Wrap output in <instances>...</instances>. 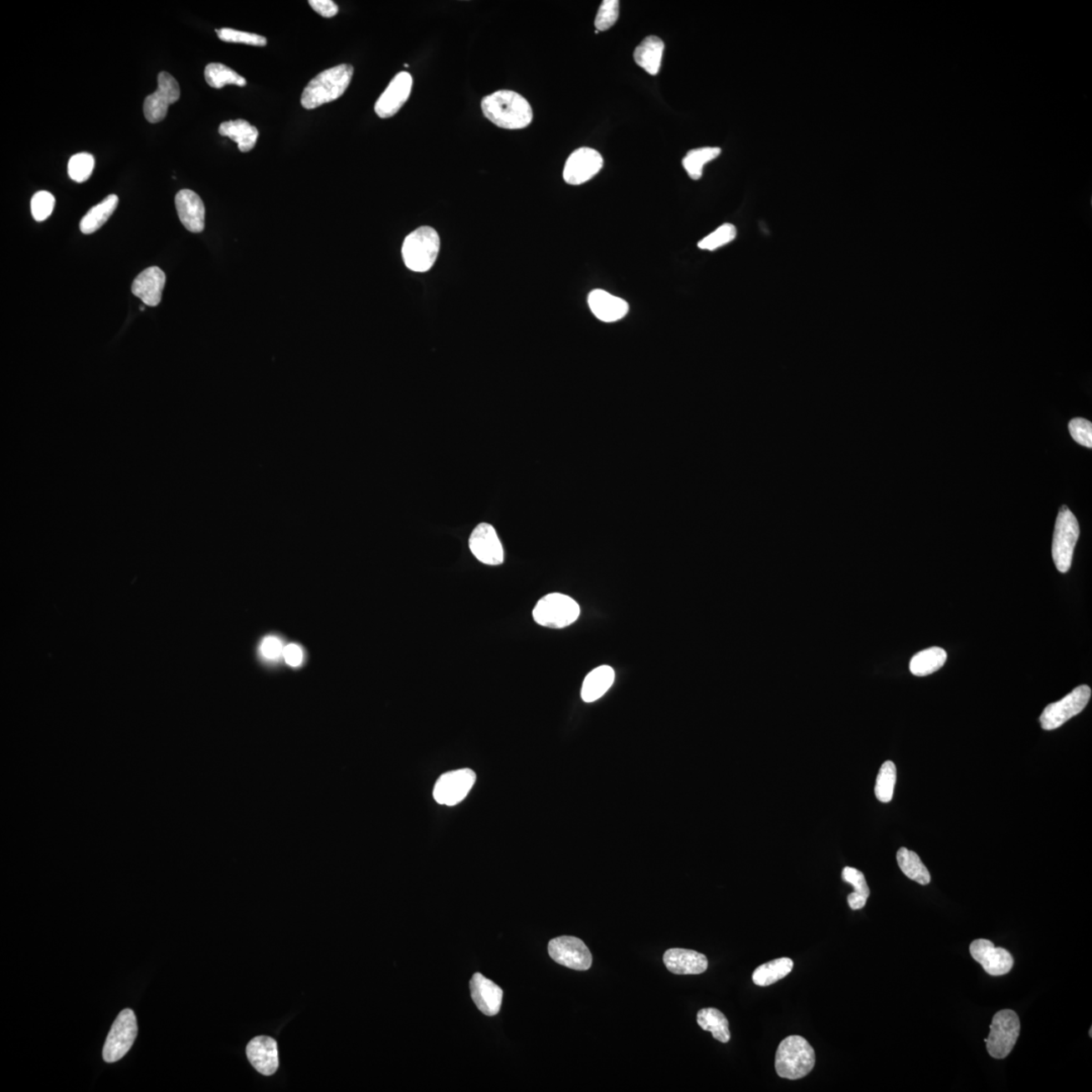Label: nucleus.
Masks as SVG:
<instances>
[{"instance_id":"nucleus-23","label":"nucleus","mask_w":1092,"mask_h":1092,"mask_svg":"<svg viewBox=\"0 0 1092 1092\" xmlns=\"http://www.w3.org/2000/svg\"><path fill=\"white\" fill-rule=\"evenodd\" d=\"M614 669L609 666H601L587 674L582 683L581 696L582 700L592 703L598 700L613 685Z\"/></svg>"},{"instance_id":"nucleus-19","label":"nucleus","mask_w":1092,"mask_h":1092,"mask_svg":"<svg viewBox=\"0 0 1092 1092\" xmlns=\"http://www.w3.org/2000/svg\"><path fill=\"white\" fill-rule=\"evenodd\" d=\"M179 220L189 232L201 233L205 229V205L202 198L191 189H182L176 197Z\"/></svg>"},{"instance_id":"nucleus-32","label":"nucleus","mask_w":1092,"mask_h":1092,"mask_svg":"<svg viewBox=\"0 0 1092 1092\" xmlns=\"http://www.w3.org/2000/svg\"><path fill=\"white\" fill-rule=\"evenodd\" d=\"M205 79L207 84L216 90H221L228 85L237 86H245L247 85L244 77L238 74L230 67L221 64V63L208 64L205 69Z\"/></svg>"},{"instance_id":"nucleus-34","label":"nucleus","mask_w":1092,"mask_h":1092,"mask_svg":"<svg viewBox=\"0 0 1092 1092\" xmlns=\"http://www.w3.org/2000/svg\"><path fill=\"white\" fill-rule=\"evenodd\" d=\"M896 783V766L891 761H887L881 766L879 774L877 776L875 785V795L878 800L883 803L890 802L895 793Z\"/></svg>"},{"instance_id":"nucleus-12","label":"nucleus","mask_w":1092,"mask_h":1092,"mask_svg":"<svg viewBox=\"0 0 1092 1092\" xmlns=\"http://www.w3.org/2000/svg\"><path fill=\"white\" fill-rule=\"evenodd\" d=\"M181 97L178 82L167 72L158 75L157 90L146 97L143 110L146 120L156 124L167 118L169 105L176 104Z\"/></svg>"},{"instance_id":"nucleus-7","label":"nucleus","mask_w":1092,"mask_h":1092,"mask_svg":"<svg viewBox=\"0 0 1092 1092\" xmlns=\"http://www.w3.org/2000/svg\"><path fill=\"white\" fill-rule=\"evenodd\" d=\"M1019 1032L1021 1022L1016 1012L1003 1009L995 1014L990 1025L989 1036L985 1038L989 1055L995 1059L1007 1058L1016 1046Z\"/></svg>"},{"instance_id":"nucleus-45","label":"nucleus","mask_w":1092,"mask_h":1092,"mask_svg":"<svg viewBox=\"0 0 1092 1092\" xmlns=\"http://www.w3.org/2000/svg\"><path fill=\"white\" fill-rule=\"evenodd\" d=\"M1089 1036L1092 1037V1028H1090Z\"/></svg>"},{"instance_id":"nucleus-6","label":"nucleus","mask_w":1092,"mask_h":1092,"mask_svg":"<svg viewBox=\"0 0 1092 1092\" xmlns=\"http://www.w3.org/2000/svg\"><path fill=\"white\" fill-rule=\"evenodd\" d=\"M1079 533V524L1074 514L1067 506H1063L1058 514L1052 546L1053 560L1057 570L1063 574L1070 570Z\"/></svg>"},{"instance_id":"nucleus-5","label":"nucleus","mask_w":1092,"mask_h":1092,"mask_svg":"<svg viewBox=\"0 0 1092 1092\" xmlns=\"http://www.w3.org/2000/svg\"><path fill=\"white\" fill-rule=\"evenodd\" d=\"M580 613L579 604L571 597L560 593L542 597L532 613L536 623L550 628H565L576 623Z\"/></svg>"},{"instance_id":"nucleus-41","label":"nucleus","mask_w":1092,"mask_h":1092,"mask_svg":"<svg viewBox=\"0 0 1092 1092\" xmlns=\"http://www.w3.org/2000/svg\"><path fill=\"white\" fill-rule=\"evenodd\" d=\"M310 8L323 18H333L339 12V8L332 0H310Z\"/></svg>"},{"instance_id":"nucleus-11","label":"nucleus","mask_w":1092,"mask_h":1092,"mask_svg":"<svg viewBox=\"0 0 1092 1092\" xmlns=\"http://www.w3.org/2000/svg\"><path fill=\"white\" fill-rule=\"evenodd\" d=\"M548 954L557 964L577 971L591 968L593 957L584 941L576 936H562L548 943Z\"/></svg>"},{"instance_id":"nucleus-40","label":"nucleus","mask_w":1092,"mask_h":1092,"mask_svg":"<svg viewBox=\"0 0 1092 1092\" xmlns=\"http://www.w3.org/2000/svg\"><path fill=\"white\" fill-rule=\"evenodd\" d=\"M1069 431L1077 443L1085 446L1087 449L1092 448V424L1089 420L1084 418H1075L1069 423Z\"/></svg>"},{"instance_id":"nucleus-13","label":"nucleus","mask_w":1092,"mask_h":1092,"mask_svg":"<svg viewBox=\"0 0 1092 1092\" xmlns=\"http://www.w3.org/2000/svg\"><path fill=\"white\" fill-rule=\"evenodd\" d=\"M602 167L603 158L598 151L587 147L577 149L567 160L565 182L572 186H580L593 178Z\"/></svg>"},{"instance_id":"nucleus-16","label":"nucleus","mask_w":1092,"mask_h":1092,"mask_svg":"<svg viewBox=\"0 0 1092 1092\" xmlns=\"http://www.w3.org/2000/svg\"><path fill=\"white\" fill-rule=\"evenodd\" d=\"M413 77L410 73L402 71L387 85L375 105L376 114L382 119L391 118L406 104L411 95Z\"/></svg>"},{"instance_id":"nucleus-3","label":"nucleus","mask_w":1092,"mask_h":1092,"mask_svg":"<svg viewBox=\"0 0 1092 1092\" xmlns=\"http://www.w3.org/2000/svg\"><path fill=\"white\" fill-rule=\"evenodd\" d=\"M814 1065V1049L803 1037H787L777 1049L775 1067L777 1074L782 1079H803L812 1072Z\"/></svg>"},{"instance_id":"nucleus-4","label":"nucleus","mask_w":1092,"mask_h":1092,"mask_svg":"<svg viewBox=\"0 0 1092 1092\" xmlns=\"http://www.w3.org/2000/svg\"><path fill=\"white\" fill-rule=\"evenodd\" d=\"M439 249L438 233L428 226L420 227L406 237L402 249V259L410 270L426 273L434 265Z\"/></svg>"},{"instance_id":"nucleus-37","label":"nucleus","mask_w":1092,"mask_h":1092,"mask_svg":"<svg viewBox=\"0 0 1092 1092\" xmlns=\"http://www.w3.org/2000/svg\"><path fill=\"white\" fill-rule=\"evenodd\" d=\"M216 33L218 38L223 42L245 44V45L256 47H264L267 44L266 38L264 36L237 31L234 28H218Z\"/></svg>"},{"instance_id":"nucleus-35","label":"nucleus","mask_w":1092,"mask_h":1092,"mask_svg":"<svg viewBox=\"0 0 1092 1092\" xmlns=\"http://www.w3.org/2000/svg\"><path fill=\"white\" fill-rule=\"evenodd\" d=\"M95 165V158L90 153L73 155L68 162V174L73 182H85L90 177Z\"/></svg>"},{"instance_id":"nucleus-29","label":"nucleus","mask_w":1092,"mask_h":1092,"mask_svg":"<svg viewBox=\"0 0 1092 1092\" xmlns=\"http://www.w3.org/2000/svg\"><path fill=\"white\" fill-rule=\"evenodd\" d=\"M946 661V653L943 649L931 648L921 650L911 659L910 672L917 677L928 676L944 667Z\"/></svg>"},{"instance_id":"nucleus-42","label":"nucleus","mask_w":1092,"mask_h":1092,"mask_svg":"<svg viewBox=\"0 0 1092 1092\" xmlns=\"http://www.w3.org/2000/svg\"><path fill=\"white\" fill-rule=\"evenodd\" d=\"M283 654L286 663L290 664V666L297 667L300 663H302L303 653L297 645H288V647L284 649Z\"/></svg>"},{"instance_id":"nucleus-39","label":"nucleus","mask_w":1092,"mask_h":1092,"mask_svg":"<svg viewBox=\"0 0 1092 1092\" xmlns=\"http://www.w3.org/2000/svg\"><path fill=\"white\" fill-rule=\"evenodd\" d=\"M619 17V2L618 0H604L602 3L598 13L595 18V27L597 30H609L613 24L618 22Z\"/></svg>"},{"instance_id":"nucleus-2","label":"nucleus","mask_w":1092,"mask_h":1092,"mask_svg":"<svg viewBox=\"0 0 1092 1092\" xmlns=\"http://www.w3.org/2000/svg\"><path fill=\"white\" fill-rule=\"evenodd\" d=\"M353 73V67L349 64L335 66L320 73L303 91L300 99L303 108L317 109L339 99L351 85Z\"/></svg>"},{"instance_id":"nucleus-31","label":"nucleus","mask_w":1092,"mask_h":1092,"mask_svg":"<svg viewBox=\"0 0 1092 1092\" xmlns=\"http://www.w3.org/2000/svg\"><path fill=\"white\" fill-rule=\"evenodd\" d=\"M843 880L853 885L854 891L848 896V904L853 910H862L866 905L870 889L867 884L865 876L861 871L855 868L846 867L843 870Z\"/></svg>"},{"instance_id":"nucleus-1","label":"nucleus","mask_w":1092,"mask_h":1092,"mask_svg":"<svg viewBox=\"0 0 1092 1092\" xmlns=\"http://www.w3.org/2000/svg\"><path fill=\"white\" fill-rule=\"evenodd\" d=\"M482 110L485 118L506 130L526 128L533 119L531 105L521 95L511 90H499L484 97Z\"/></svg>"},{"instance_id":"nucleus-10","label":"nucleus","mask_w":1092,"mask_h":1092,"mask_svg":"<svg viewBox=\"0 0 1092 1092\" xmlns=\"http://www.w3.org/2000/svg\"><path fill=\"white\" fill-rule=\"evenodd\" d=\"M477 775L470 769H459L448 772L439 777L433 789V798L437 803L454 807L467 797L474 787Z\"/></svg>"},{"instance_id":"nucleus-43","label":"nucleus","mask_w":1092,"mask_h":1092,"mask_svg":"<svg viewBox=\"0 0 1092 1092\" xmlns=\"http://www.w3.org/2000/svg\"><path fill=\"white\" fill-rule=\"evenodd\" d=\"M262 652H264L265 657L274 659L278 658L281 653H284V649L279 639L267 638L262 644Z\"/></svg>"},{"instance_id":"nucleus-33","label":"nucleus","mask_w":1092,"mask_h":1092,"mask_svg":"<svg viewBox=\"0 0 1092 1092\" xmlns=\"http://www.w3.org/2000/svg\"><path fill=\"white\" fill-rule=\"evenodd\" d=\"M721 149L718 147H704L691 150L683 159V167L685 168L688 176L694 181L700 179L703 173L704 165L712 161L720 156Z\"/></svg>"},{"instance_id":"nucleus-25","label":"nucleus","mask_w":1092,"mask_h":1092,"mask_svg":"<svg viewBox=\"0 0 1092 1092\" xmlns=\"http://www.w3.org/2000/svg\"><path fill=\"white\" fill-rule=\"evenodd\" d=\"M218 133L234 141L240 151L244 153L254 148L259 136V130L245 120L224 121L218 127Z\"/></svg>"},{"instance_id":"nucleus-44","label":"nucleus","mask_w":1092,"mask_h":1092,"mask_svg":"<svg viewBox=\"0 0 1092 1092\" xmlns=\"http://www.w3.org/2000/svg\"><path fill=\"white\" fill-rule=\"evenodd\" d=\"M140 310H145V305H141Z\"/></svg>"},{"instance_id":"nucleus-8","label":"nucleus","mask_w":1092,"mask_h":1092,"mask_svg":"<svg viewBox=\"0 0 1092 1092\" xmlns=\"http://www.w3.org/2000/svg\"><path fill=\"white\" fill-rule=\"evenodd\" d=\"M138 1035L137 1018L132 1009L120 1012L106 1038L103 1057L106 1063L119 1061L127 1054Z\"/></svg>"},{"instance_id":"nucleus-15","label":"nucleus","mask_w":1092,"mask_h":1092,"mask_svg":"<svg viewBox=\"0 0 1092 1092\" xmlns=\"http://www.w3.org/2000/svg\"><path fill=\"white\" fill-rule=\"evenodd\" d=\"M972 958L982 964L985 972L992 977H1002L1013 967V957L1006 949L997 948L992 941L977 940L970 945Z\"/></svg>"},{"instance_id":"nucleus-30","label":"nucleus","mask_w":1092,"mask_h":1092,"mask_svg":"<svg viewBox=\"0 0 1092 1092\" xmlns=\"http://www.w3.org/2000/svg\"><path fill=\"white\" fill-rule=\"evenodd\" d=\"M896 859L898 866L906 877L920 885L930 884L931 874L917 854L909 848H901L898 849Z\"/></svg>"},{"instance_id":"nucleus-28","label":"nucleus","mask_w":1092,"mask_h":1092,"mask_svg":"<svg viewBox=\"0 0 1092 1092\" xmlns=\"http://www.w3.org/2000/svg\"><path fill=\"white\" fill-rule=\"evenodd\" d=\"M697 1023L702 1030L710 1032L717 1041L730 1042V1023L720 1009L713 1007L701 1009L697 1014Z\"/></svg>"},{"instance_id":"nucleus-9","label":"nucleus","mask_w":1092,"mask_h":1092,"mask_svg":"<svg viewBox=\"0 0 1092 1092\" xmlns=\"http://www.w3.org/2000/svg\"><path fill=\"white\" fill-rule=\"evenodd\" d=\"M1090 697L1091 689L1087 685H1081L1068 694L1062 700L1049 704L1040 717L1043 730H1056L1072 717L1079 715L1089 704Z\"/></svg>"},{"instance_id":"nucleus-20","label":"nucleus","mask_w":1092,"mask_h":1092,"mask_svg":"<svg viewBox=\"0 0 1092 1092\" xmlns=\"http://www.w3.org/2000/svg\"><path fill=\"white\" fill-rule=\"evenodd\" d=\"M167 276L157 266L149 267L135 279L132 293L146 305L156 307L161 302Z\"/></svg>"},{"instance_id":"nucleus-24","label":"nucleus","mask_w":1092,"mask_h":1092,"mask_svg":"<svg viewBox=\"0 0 1092 1092\" xmlns=\"http://www.w3.org/2000/svg\"><path fill=\"white\" fill-rule=\"evenodd\" d=\"M664 44L659 37L649 36L635 49V63L650 75H657L661 68Z\"/></svg>"},{"instance_id":"nucleus-18","label":"nucleus","mask_w":1092,"mask_h":1092,"mask_svg":"<svg viewBox=\"0 0 1092 1092\" xmlns=\"http://www.w3.org/2000/svg\"><path fill=\"white\" fill-rule=\"evenodd\" d=\"M247 1057L259 1074L269 1076L279 1069L278 1043L273 1038L256 1037L246 1048Z\"/></svg>"},{"instance_id":"nucleus-27","label":"nucleus","mask_w":1092,"mask_h":1092,"mask_svg":"<svg viewBox=\"0 0 1092 1092\" xmlns=\"http://www.w3.org/2000/svg\"><path fill=\"white\" fill-rule=\"evenodd\" d=\"M793 961L779 958L759 966L752 973V982L758 987H770L785 978L793 969Z\"/></svg>"},{"instance_id":"nucleus-36","label":"nucleus","mask_w":1092,"mask_h":1092,"mask_svg":"<svg viewBox=\"0 0 1092 1092\" xmlns=\"http://www.w3.org/2000/svg\"><path fill=\"white\" fill-rule=\"evenodd\" d=\"M736 237V228L731 224H725L712 232L710 235L703 238L698 243V247L702 250L715 251L734 241Z\"/></svg>"},{"instance_id":"nucleus-14","label":"nucleus","mask_w":1092,"mask_h":1092,"mask_svg":"<svg viewBox=\"0 0 1092 1092\" xmlns=\"http://www.w3.org/2000/svg\"><path fill=\"white\" fill-rule=\"evenodd\" d=\"M469 548L480 562L488 566L502 565L504 550L496 529L488 523H480L474 529L469 538Z\"/></svg>"},{"instance_id":"nucleus-38","label":"nucleus","mask_w":1092,"mask_h":1092,"mask_svg":"<svg viewBox=\"0 0 1092 1092\" xmlns=\"http://www.w3.org/2000/svg\"><path fill=\"white\" fill-rule=\"evenodd\" d=\"M54 207L55 197L52 193L45 191L38 192L33 197L31 202L33 218L37 222L45 221L54 211Z\"/></svg>"},{"instance_id":"nucleus-22","label":"nucleus","mask_w":1092,"mask_h":1092,"mask_svg":"<svg viewBox=\"0 0 1092 1092\" xmlns=\"http://www.w3.org/2000/svg\"><path fill=\"white\" fill-rule=\"evenodd\" d=\"M664 963L669 972L677 975H698L705 972L708 968L705 955L687 949L666 951Z\"/></svg>"},{"instance_id":"nucleus-21","label":"nucleus","mask_w":1092,"mask_h":1092,"mask_svg":"<svg viewBox=\"0 0 1092 1092\" xmlns=\"http://www.w3.org/2000/svg\"><path fill=\"white\" fill-rule=\"evenodd\" d=\"M588 304L595 317L605 323L619 321L628 315L629 310L626 300L602 290L592 291L588 297Z\"/></svg>"},{"instance_id":"nucleus-26","label":"nucleus","mask_w":1092,"mask_h":1092,"mask_svg":"<svg viewBox=\"0 0 1092 1092\" xmlns=\"http://www.w3.org/2000/svg\"><path fill=\"white\" fill-rule=\"evenodd\" d=\"M119 205V197L115 194L106 197L99 205L91 208L80 222V231L90 235L103 227L113 215Z\"/></svg>"},{"instance_id":"nucleus-17","label":"nucleus","mask_w":1092,"mask_h":1092,"mask_svg":"<svg viewBox=\"0 0 1092 1092\" xmlns=\"http://www.w3.org/2000/svg\"><path fill=\"white\" fill-rule=\"evenodd\" d=\"M469 988L473 1001L480 1012L488 1017L499 1013L503 1001L501 987L484 975L475 973L470 980Z\"/></svg>"}]
</instances>
